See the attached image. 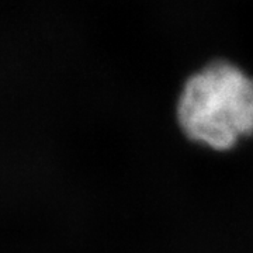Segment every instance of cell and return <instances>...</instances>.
<instances>
[{
  "label": "cell",
  "mask_w": 253,
  "mask_h": 253,
  "mask_svg": "<svg viewBox=\"0 0 253 253\" xmlns=\"http://www.w3.org/2000/svg\"><path fill=\"white\" fill-rule=\"evenodd\" d=\"M176 111L189 139L228 151L253 134V76L231 61L207 63L184 82Z\"/></svg>",
  "instance_id": "obj_1"
}]
</instances>
